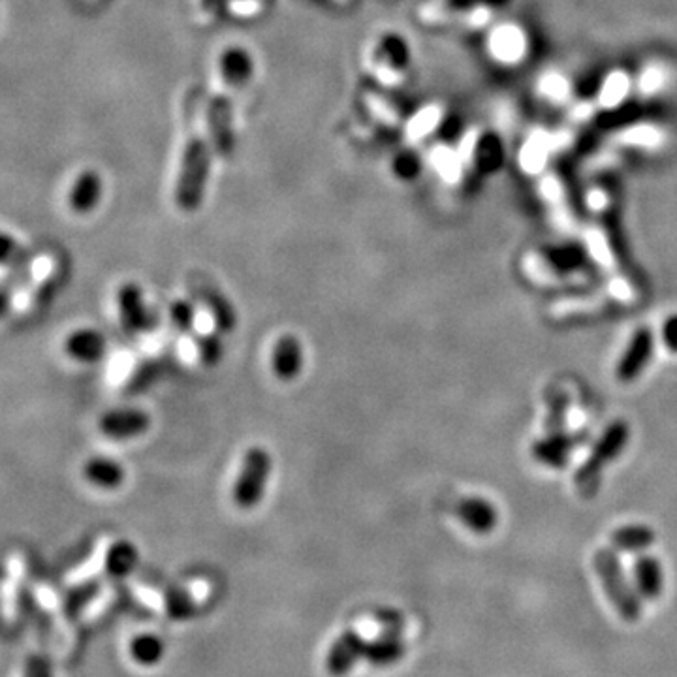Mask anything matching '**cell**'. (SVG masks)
<instances>
[{"mask_svg": "<svg viewBox=\"0 0 677 677\" xmlns=\"http://www.w3.org/2000/svg\"><path fill=\"white\" fill-rule=\"evenodd\" d=\"M108 350L106 337L93 328L72 331L64 341V352L78 363H96L104 358Z\"/></svg>", "mask_w": 677, "mask_h": 677, "instance_id": "obj_9", "label": "cell"}, {"mask_svg": "<svg viewBox=\"0 0 677 677\" xmlns=\"http://www.w3.org/2000/svg\"><path fill=\"white\" fill-rule=\"evenodd\" d=\"M102 179L93 170H85L74 179L68 192V205L74 213L87 215L100 204Z\"/></svg>", "mask_w": 677, "mask_h": 677, "instance_id": "obj_11", "label": "cell"}, {"mask_svg": "<svg viewBox=\"0 0 677 677\" xmlns=\"http://www.w3.org/2000/svg\"><path fill=\"white\" fill-rule=\"evenodd\" d=\"M149 416L136 409L110 410L100 416L98 429L102 435L113 441L134 439L149 429Z\"/></svg>", "mask_w": 677, "mask_h": 677, "instance_id": "obj_7", "label": "cell"}, {"mask_svg": "<svg viewBox=\"0 0 677 677\" xmlns=\"http://www.w3.org/2000/svg\"><path fill=\"white\" fill-rule=\"evenodd\" d=\"M629 435V426L621 420L606 427L602 437L593 446L591 456L583 463L582 469L576 473V486L585 491L591 488L599 480L600 473L606 469V465L621 456V452L625 450L629 442Z\"/></svg>", "mask_w": 677, "mask_h": 677, "instance_id": "obj_4", "label": "cell"}, {"mask_svg": "<svg viewBox=\"0 0 677 677\" xmlns=\"http://www.w3.org/2000/svg\"><path fill=\"white\" fill-rule=\"evenodd\" d=\"M130 653L140 664H155L162 657V642L157 636L143 634L132 642Z\"/></svg>", "mask_w": 677, "mask_h": 677, "instance_id": "obj_22", "label": "cell"}, {"mask_svg": "<svg viewBox=\"0 0 677 677\" xmlns=\"http://www.w3.org/2000/svg\"><path fill=\"white\" fill-rule=\"evenodd\" d=\"M207 303H209V307L213 309V316H215L217 326L224 331L232 330L234 324H236V316H234L232 307H230L226 301L222 300V298H211Z\"/></svg>", "mask_w": 677, "mask_h": 677, "instance_id": "obj_24", "label": "cell"}, {"mask_svg": "<svg viewBox=\"0 0 677 677\" xmlns=\"http://www.w3.org/2000/svg\"><path fill=\"white\" fill-rule=\"evenodd\" d=\"M574 441L563 433H552L546 439H540L533 446V456L538 463L548 465L552 469H561L568 461Z\"/></svg>", "mask_w": 677, "mask_h": 677, "instance_id": "obj_17", "label": "cell"}, {"mask_svg": "<svg viewBox=\"0 0 677 677\" xmlns=\"http://www.w3.org/2000/svg\"><path fill=\"white\" fill-rule=\"evenodd\" d=\"M251 70V57L243 49H228V51L222 53V89L221 93L211 100V106H209V130H211L215 145L222 155H226L232 147L230 95H232L234 89L241 87L249 79Z\"/></svg>", "mask_w": 677, "mask_h": 677, "instance_id": "obj_1", "label": "cell"}, {"mask_svg": "<svg viewBox=\"0 0 677 677\" xmlns=\"http://www.w3.org/2000/svg\"><path fill=\"white\" fill-rule=\"evenodd\" d=\"M655 352V335L649 328H640L632 337L615 367V377L625 384L634 382L644 373Z\"/></svg>", "mask_w": 677, "mask_h": 677, "instance_id": "obj_6", "label": "cell"}, {"mask_svg": "<svg viewBox=\"0 0 677 677\" xmlns=\"http://www.w3.org/2000/svg\"><path fill=\"white\" fill-rule=\"evenodd\" d=\"M382 48L386 49L388 59H390V63L394 64L395 68H401V66L409 63V51L397 36H388L384 40Z\"/></svg>", "mask_w": 677, "mask_h": 677, "instance_id": "obj_25", "label": "cell"}, {"mask_svg": "<svg viewBox=\"0 0 677 677\" xmlns=\"http://www.w3.org/2000/svg\"><path fill=\"white\" fill-rule=\"evenodd\" d=\"M10 307H12V298H10V294H8L6 290H0V320L8 315Z\"/></svg>", "mask_w": 677, "mask_h": 677, "instance_id": "obj_32", "label": "cell"}, {"mask_svg": "<svg viewBox=\"0 0 677 677\" xmlns=\"http://www.w3.org/2000/svg\"><path fill=\"white\" fill-rule=\"evenodd\" d=\"M634 587L638 595L646 599H657L664 589V570L661 563L651 557L642 555L634 565Z\"/></svg>", "mask_w": 677, "mask_h": 677, "instance_id": "obj_16", "label": "cell"}, {"mask_svg": "<svg viewBox=\"0 0 677 677\" xmlns=\"http://www.w3.org/2000/svg\"><path fill=\"white\" fill-rule=\"evenodd\" d=\"M83 478L98 489L121 488L125 482V469L110 457H91L83 465Z\"/></svg>", "mask_w": 677, "mask_h": 677, "instance_id": "obj_15", "label": "cell"}, {"mask_svg": "<svg viewBox=\"0 0 677 677\" xmlns=\"http://www.w3.org/2000/svg\"><path fill=\"white\" fill-rule=\"evenodd\" d=\"M303 369V347L294 335H284L273 348V371L281 380H294Z\"/></svg>", "mask_w": 677, "mask_h": 677, "instance_id": "obj_14", "label": "cell"}, {"mask_svg": "<svg viewBox=\"0 0 677 677\" xmlns=\"http://www.w3.org/2000/svg\"><path fill=\"white\" fill-rule=\"evenodd\" d=\"M271 465V456L264 448H251L247 452L234 486V503L239 508L249 510L262 501Z\"/></svg>", "mask_w": 677, "mask_h": 677, "instance_id": "obj_5", "label": "cell"}, {"mask_svg": "<svg viewBox=\"0 0 677 677\" xmlns=\"http://www.w3.org/2000/svg\"><path fill=\"white\" fill-rule=\"evenodd\" d=\"M23 677H53L51 662L44 655H31L25 662Z\"/></svg>", "mask_w": 677, "mask_h": 677, "instance_id": "obj_29", "label": "cell"}, {"mask_svg": "<svg viewBox=\"0 0 677 677\" xmlns=\"http://www.w3.org/2000/svg\"><path fill=\"white\" fill-rule=\"evenodd\" d=\"M367 647L369 646L356 632L350 630L347 634H343L335 642V646L331 647L330 655H328V670L335 676L345 674L358 659L367 657Z\"/></svg>", "mask_w": 677, "mask_h": 677, "instance_id": "obj_13", "label": "cell"}, {"mask_svg": "<svg viewBox=\"0 0 677 677\" xmlns=\"http://www.w3.org/2000/svg\"><path fill=\"white\" fill-rule=\"evenodd\" d=\"M27 252L25 247L19 243L17 237L12 236L10 232L0 230V266L8 268V266H19L21 262H25Z\"/></svg>", "mask_w": 677, "mask_h": 677, "instance_id": "obj_23", "label": "cell"}, {"mask_svg": "<svg viewBox=\"0 0 677 677\" xmlns=\"http://www.w3.org/2000/svg\"><path fill=\"white\" fill-rule=\"evenodd\" d=\"M172 320L175 328L181 331H189L194 324V309L189 301H175L172 305Z\"/></svg>", "mask_w": 677, "mask_h": 677, "instance_id": "obj_27", "label": "cell"}, {"mask_svg": "<svg viewBox=\"0 0 677 677\" xmlns=\"http://www.w3.org/2000/svg\"><path fill=\"white\" fill-rule=\"evenodd\" d=\"M198 350H200V356L204 360L205 365H215V363L221 360L222 347L221 341L215 337V335H204L198 343Z\"/></svg>", "mask_w": 677, "mask_h": 677, "instance_id": "obj_26", "label": "cell"}, {"mask_svg": "<svg viewBox=\"0 0 677 677\" xmlns=\"http://www.w3.org/2000/svg\"><path fill=\"white\" fill-rule=\"evenodd\" d=\"M593 567H595V572L599 576L608 599L614 604V608L619 612V615L629 623L638 621L640 614H642L640 595H638L636 587H632L627 580L617 555L612 550H599L595 553Z\"/></svg>", "mask_w": 677, "mask_h": 677, "instance_id": "obj_2", "label": "cell"}, {"mask_svg": "<svg viewBox=\"0 0 677 677\" xmlns=\"http://www.w3.org/2000/svg\"><path fill=\"white\" fill-rule=\"evenodd\" d=\"M476 160H478V168L484 172H493L501 166L503 147L495 136H486L480 140L478 149H476Z\"/></svg>", "mask_w": 677, "mask_h": 677, "instance_id": "obj_20", "label": "cell"}, {"mask_svg": "<svg viewBox=\"0 0 677 677\" xmlns=\"http://www.w3.org/2000/svg\"><path fill=\"white\" fill-rule=\"evenodd\" d=\"M542 260L557 275H572V273H580L583 269H589L587 252L582 245H576V243L546 247L542 251Z\"/></svg>", "mask_w": 677, "mask_h": 677, "instance_id": "obj_12", "label": "cell"}, {"mask_svg": "<svg viewBox=\"0 0 677 677\" xmlns=\"http://www.w3.org/2000/svg\"><path fill=\"white\" fill-rule=\"evenodd\" d=\"M456 516L476 535H489L499 521L495 506L482 497H465L456 506Z\"/></svg>", "mask_w": 677, "mask_h": 677, "instance_id": "obj_10", "label": "cell"}, {"mask_svg": "<svg viewBox=\"0 0 677 677\" xmlns=\"http://www.w3.org/2000/svg\"><path fill=\"white\" fill-rule=\"evenodd\" d=\"M510 0H446L444 8L446 14H454V12H471L476 6H504Z\"/></svg>", "mask_w": 677, "mask_h": 677, "instance_id": "obj_28", "label": "cell"}, {"mask_svg": "<svg viewBox=\"0 0 677 677\" xmlns=\"http://www.w3.org/2000/svg\"><path fill=\"white\" fill-rule=\"evenodd\" d=\"M117 307L126 330L132 333H145L153 328V315L145 307L142 288L138 284L126 283L119 288Z\"/></svg>", "mask_w": 677, "mask_h": 677, "instance_id": "obj_8", "label": "cell"}, {"mask_svg": "<svg viewBox=\"0 0 677 677\" xmlns=\"http://www.w3.org/2000/svg\"><path fill=\"white\" fill-rule=\"evenodd\" d=\"M405 653V647L397 640V638H388L384 642H378L373 646L367 647V657L373 661V664L378 666H386V664H394L399 661Z\"/></svg>", "mask_w": 677, "mask_h": 677, "instance_id": "obj_21", "label": "cell"}, {"mask_svg": "<svg viewBox=\"0 0 677 677\" xmlns=\"http://www.w3.org/2000/svg\"><path fill=\"white\" fill-rule=\"evenodd\" d=\"M138 563V552L130 542L113 544L106 555V570L115 578H123Z\"/></svg>", "mask_w": 677, "mask_h": 677, "instance_id": "obj_19", "label": "cell"}, {"mask_svg": "<svg viewBox=\"0 0 677 677\" xmlns=\"http://www.w3.org/2000/svg\"><path fill=\"white\" fill-rule=\"evenodd\" d=\"M205 177H207V147L198 130H194L185 147L181 174L175 189V202L181 209L192 211L200 205L204 196Z\"/></svg>", "mask_w": 677, "mask_h": 677, "instance_id": "obj_3", "label": "cell"}, {"mask_svg": "<svg viewBox=\"0 0 677 677\" xmlns=\"http://www.w3.org/2000/svg\"><path fill=\"white\" fill-rule=\"evenodd\" d=\"M661 339L664 347L677 354V315L666 318V322L662 324Z\"/></svg>", "mask_w": 677, "mask_h": 677, "instance_id": "obj_30", "label": "cell"}, {"mask_svg": "<svg viewBox=\"0 0 677 677\" xmlns=\"http://www.w3.org/2000/svg\"><path fill=\"white\" fill-rule=\"evenodd\" d=\"M653 542L655 533L646 525H623L612 535V546L619 552H644L653 546Z\"/></svg>", "mask_w": 677, "mask_h": 677, "instance_id": "obj_18", "label": "cell"}, {"mask_svg": "<svg viewBox=\"0 0 677 677\" xmlns=\"http://www.w3.org/2000/svg\"><path fill=\"white\" fill-rule=\"evenodd\" d=\"M395 170H397V174L401 175V177H414V175L418 174L420 166H418L416 158L412 157V155H403L401 160L397 162Z\"/></svg>", "mask_w": 677, "mask_h": 677, "instance_id": "obj_31", "label": "cell"}]
</instances>
